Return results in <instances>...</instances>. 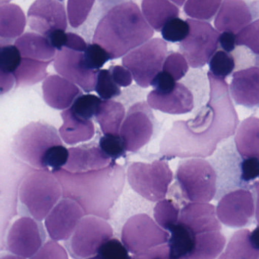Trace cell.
Instances as JSON below:
<instances>
[{
    "mask_svg": "<svg viewBox=\"0 0 259 259\" xmlns=\"http://www.w3.org/2000/svg\"><path fill=\"white\" fill-rule=\"evenodd\" d=\"M21 57L18 49L12 44L0 47V69L14 74L21 63Z\"/></svg>",
    "mask_w": 259,
    "mask_h": 259,
    "instance_id": "f6af8a7d",
    "label": "cell"
},
{
    "mask_svg": "<svg viewBox=\"0 0 259 259\" xmlns=\"http://www.w3.org/2000/svg\"><path fill=\"white\" fill-rule=\"evenodd\" d=\"M45 37L56 51H59L65 47L66 32L65 30H55L49 33Z\"/></svg>",
    "mask_w": 259,
    "mask_h": 259,
    "instance_id": "db71d44e",
    "label": "cell"
},
{
    "mask_svg": "<svg viewBox=\"0 0 259 259\" xmlns=\"http://www.w3.org/2000/svg\"><path fill=\"white\" fill-rule=\"evenodd\" d=\"M0 259H25L23 257L18 256L16 255H3L0 256Z\"/></svg>",
    "mask_w": 259,
    "mask_h": 259,
    "instance_id": "680465c9",
    "label": "cell"
},
{
    "mask_svg": "<svg viewBox=\"0 0 259 259\" xmlns=\"http://www.w3.org/2000/svg\"><path fill=\"white\" fill-rule=\"evenodd\" d=\"M101 101L100 97L93 94H81L68 109L77 118L91 120L97 114Z\"/></svg>",
    "mask_w": 259,
    "mask_h": 259,
    "instance_id": "d590c367",
    "label": "cell"
},
{
    "mask_svg": "<svg viewBox=\"0 0 259 259\" xmlns=\"http://www.w3.org/2000/svg\"><path fill=\"white\" fill-rule=\"evenodd\" d=\"M12 0H0V5L6 4V3H9Z\"/></svg>",
    "mask_w": 259,
    "mask_h": 259,
    "instance_id": "6125c7cd",
    "label": "cell"
},
{
    "mask_svg": "<svg viewBox=\"0 0 259 259\" xmlns=\"http://www.w3.org/2000/svg\"><path fill=\"white\" fill-rule=\"evenodd\" d=\"M172 3H174L176 6H182L184 3H185L186 0H170Z\"/></svg>",
    "mask_w": 259,
    "mask_h": 259,
    "instance_id": "91938a15",
    "label": "cell"
},
{
    "mask_svg": "<svg viewBox=\"0 0 259 259\" xmlns=\"http://www.w3.org/2000/svg\"><path fill=\"white\" fill-rule=\"evenodd\" d=\"M176 179L184 196L190 202H209L217 191V174L203 158L181 161L176 170Z\"/></svg>",
    "mask_w": 259,
    "mask_h": 259,
    "instance_id": "8992f818",
    "label": "cell"
},
{
    "mask_svg": "<svg viewBox=\"0 0 259 259\" xmlns=\"http://www.w3.org/2000/svg\"><path fill=\"white\" fill-rule=\"evenodd\" d=\"M170 258V249L168 245L164 244L157 247L152 248L141 253L136 254L132 257V259H169Z\"/></svg>",
    "mask_w": 259,
    "mask_h": 259,
    "instance_id": "816d5d0a",
    "label": "cell"
},
{
    "mask_svg": "<svg viewBox=\"0 0 259 259\" xmlns=\"http://www.w3.org/2000/svg\"><path fill=\"white\" fill-rule=\"evenodd\" d=\"M177 82L173 79L171 75L161 70L151 83V86L154 87L155 90L160 92H167L172 91L176 86Z\"/></svg>",
    "mask_w": 259,
    "mask_h": 259,
    "instance_id": "f907efd6",
    "label": "cell"
},
{
    "mask_svg": "<svg viewBox=\"0 0 259 259\" xmlns=\"http://www.w3.org/2000/svg\"><path fill=\"white\" fill-rule=\"evenodd\" d=\"M111 161L97 146H78L68 149V161L64 167L71 173H85L106 167Z\"/></svg>",
    "mask_w": 259,
    "mask_h": 259,
    "instance_id": "603a6c76",
    "label": "cell"
},
{
    "mask_svg": "<svg viewBox=\"0 0 259 259\" xmlns=\"http://www.w3.org/2000/svg\"><path fill=\"white\" fill-rule=\"evenodd\" d=\"M208 63L209 72L219 78L225 79L231 75L236 67L234 56L224 50L216 51Z\"/></svg>",
    "mask_w": 259,
    "mask_h": 259,
    "instance_id": "74e56055",
    "label": "cell"
},
{
    "mask_svg": "<svg viewBox=\"0 0 259 259\" xmlns=\"http://www.w3.org/2000/svg\"><path fill=\"white\" fill-rule=\"evenodd\" d=\"M154 30L138 5L123 2L111 7L96 27L93 42L103 47L111 59L124 56L152 39Z\"/></svg>",
    "mask_w": 259,
    "mask_h": 259,
    "instance_id": "7a4b0ae2",
    "label": "cell"
},
{
    "mask_svg": "<svg viewBox=\"0 0 259 259\" xmlns=\"http://www.w3.org/2000/svg\"><path fill=\"white\" fill-rule=\"evenodd\" d=\"M218 42L224 51L231 53L236 49V34L232 32H222L219 35Z\"/></svg>",
    "mask_w": 259,
    "mask_h": 259,
    "instance_id": "11a10c76",
    "label": "cell"
},
{
    "mask_svg": "<svg viewBox=\"0 0 259 259\" xmlns=\"http://www.w3.org/2000/svg\"><path fill=\"white\" fill-rule=\"evenodd\" d=\"M85 259H103L102 258L101 256H100V255H98V254H96L95 255H94V256L89 257V258H85Z\"/></svg>",
    "mask_w": 259,
    "mask_h": 259,
    "instance_id": "94428289",
    "label": "cell"
},
{
    "mask_svg": "<svg viewBox=\"0 0 259 259\" xmlns=\"http://www.w3.org/2000/svg\"><path fill=\"white\" fill-rule=\"evenodd\" d=\"M141 10L147 24L156 31H161L167 21L179 15V8L170 0H142Z\"/></svg>",
    "mask_w": 259,
    "mask_h": 259,
    "instance_id": "83f0119b",
    "label": "cell"
},
{
    "mask_svg": "<svg viewBox=\"0 0 259 259\" xmlns=\"http://www.w3.org/2000/svg\"><path fill=\"white\" fill-rule=\"evenodd\" d=\"M179 222L194 235L210 231H220L221 225L215 206L208 202H190L179 212Z\"/></svg>",
    "mask_w": 259,
    "mask_h": 259,
    "instance_id": "d6986e66",
    "label": "cell"
},
{
    "mask_svg": "<svg viewBox=\"0 0 259 259\" xmlns=\"http://www.w3.org/2000/svg\"><path fill=\"white\" fill-rule=\"evenodd\" d=\"M153 118L145 102L135 103L129 108L119 133L126 151L137 152L150 141L154 133Z\"/></svg>",
    "mask_w": 259,
    "mask_h": 259,
    "instance_id": "7c38bea8",
    "label": "cell"
},
{
    "mask_svg": "<svg viewBox=\"0 0 259 259\" xmlns=\"http://www.w3.org/2000/svg\"><path fill=\"white\" fill-rule=\"evenodd\" d=\"M226 237L220 231H210L195 235L191 259H216L223 252Z\"/></svg>",
    "mask_w": 259,
    "mask_h": 259,
    "instance_id": "f546056e",
    "label": "cell"
},
{
    "mask_svg": "<svg viewBox=\"0 0 259 259\" xmlns=\"http://www.w3.org/2000/svg\"><path fill=\"white\" fill-rule=\"evenodd\" d=\"M15 83V79L13 74L0 69V95L9 92Z\"/></svg>",
    "mask_w": 259,
    "mask_h": 259,
    "instance_id": "9f6ffc18",
    "label": "cell"
},
{
    "mask_svg": "<svg viewBox=\"0 0 259 259\" xmlns=\"http://www.w3.org/2000/svg\"><path fill=\"white\" fill-rule=\"evenodd\" d=\"M81 174L79 177L83 182L82 208L88 214L108 219L109 210L124 187V168L112 160L106 167Z\"/></svg>",
    "mask_w": 259,
    "mask_h": 259,
    "instance_id": "277c9868",
    "label": "cell"
},
{
    "mask_svg": "<svg viewBox=\"0 0 259 259\" xmlns=\"http://www.w3.org/2000/svg\"><path fill=\"white\" fill-rule=\"evenodd\" d=\"M27 24L33 31L44 36L55 30L65 31L66 11L56 0H35L27 11Z\"/></svg>",
    "mask_w": 259,
    "mask_h": 259,
    "instance_id": "9a60e30c",
    "label": "cell"
},
{
    "mask_svg": "<svg viewBox=\"0 0 259 259\" xmlns=\"http://www.w3.org/2000/svg\"><path fill=\"white\" fill-rule=\"evenodd\" d=\"M236 146L243 158L259 155V120L250 117L243 120L237 129L235 137Z\"/></svg>",
    "mask_w": 259,
    "mask_h": 259,
    "instance_id": "f1b7e54d",
    "label": "cell"
},
{
    "mask_svg": "<svg viewBox=\"0 0 259 259\" xmlns=\"http://www.w3.org/2000/svg\"><path fill=\"white\" fill-rule=\"evenodd\" d=\"M56 1L62 2L63 1V0H56Z\"/></svg>",
    "mask_w": 259,
    "mask_h": 259,
    "instance_id": "e7e4bbea",
    "label": "cell"
},
{
    "mask_svg": "<svg viewBox=\"0 0 259 259\" xmlns=\"http://www.w3.org/2000/svg\"><path fill=\"white\" fill-rule=\"evenodd\" d=\"M127 179L134 191L147 200L158 202L165 199L173 174L167 161L133 162L127 169Z\"/></svg>",
    "mask_w": 259,
    "mask_h": 259,
    "instance_id": "52a82bcc",
    "label": "cell"
},
{
    "mask_svg": "<svg viewBox=\"0 0 259 259\" xmlns=\"http://www.w3.org/2000/svg\"><path fill=\"white\" fill-rule=\"evenodd\" d=\"M45 240L46 233L41 223L31 218L23 217L11 226L7 247L15 255L30 258L41 249Z\"/></svg>",
    "mask_w": 259,
    "mask_h": 259,
    "instance_id": "4fadbf2b",
    "label": "cell"
},
{
    "mask_svg": "<svg viewBox=\"0 0 259 259\" xmlns=\"http://www.w3.org/2000/svg\"><path fill=\"white\" fill-rule=\"evenodd\" d=\"M164 40L170 42H182L190 32L187 21L175 18L167 21L161 30Z\"/></svg>",
    "mask_w": 259,
    "mask_h": 259,
    "instance_id": "60d3db41",
    "label": "cell"
},
{
    "mask_svg": "<svg viewBox=\"0 0 259 259\" xmlns=\"http://www.w3.org/2000/svg\"><path fill=\"white\" fill-rule=\"evenodd\" d=\"M169 259H191L190 257H180V258H170Z\"/></svg>",
    "mask_w": 259,
    "mask_h": 259,
    "instance_id": "be15d7a7",
    "label": "cell"
},
{
    "mask_svg": "<svg viewBox=\"0 0 259 259\" xmlns=\"http://www.w3.org/2000/svg\"><path fill=\"white\" fill-rule=\"evenodd\" d=\"M109 71L113 80L119 87L127 88L132 84V80H133L132 74L124 66L114 65L109 67Z\"/></svg>",
    "mask_w": 259,
    "mask_h": 259,
    "instance_id": "681fc988",
    "label": "cell"
},
{
    "mask_svg": "<svg viewBox=\"0 0 259 259\" xmlns=\"http://www.w3.org/2000/svg\"><path fill=\"white\" fill-rule=\"evenodd\" d=\"M109 60H110V57L107 52L94 42L88 44L83 53L84 66L91 71H98Z\"/></svg>",
    "mask_w": 259,
    "mask_h": 259,
    "instance_id": "ab89813d",
    "label": "cell"
},
{
    "mask_svg": "<svg viewBox=\"0 0 259 259\" xmlns=\"http://www.w3.org/2000/svg\"><path fill=\"white\" fill-rule=\"evenodd\" d=\"M84 215L85 211L74 199L58 202L46 217V229L50 238L55 241L68 240Z\"/></svg>",
    "mask_w": 259,
    "mask_h": 259,
    "instance_id": "2e32d148",
    "label": "cell"
},
{
    "mask_svg": "<svg viewBox=\"0 0 259 259\" xmlns=\"http://www.w3.org/2000/svg\"><path fill=\"white\" fill-rule=\"evenodd\" d=\"M42 91L46 103L58 110L68 109L82 94L77 85L59 75L46 77Z\"/></svg>",
    "mask_w": 259,
    "mask_h": 259,
    "instance_id": "7402d4cb",
    "label": "cell"
},
{
    "mask_svg": "<svg viewBox=\"0 0 259 259\" xmlns=\"http://www.w3.org/2000/svg\"><path fill=\"white\" fill-rule=\"evenodd\" d=\"M50 62L22 58L19 66L14 73L16 86L33 85L44 80L47 74Z\"/></svg>",
    "mask_w": 259,
    "mask_h": 259,
    "instance_id": "1f68e13d",
    "label": "cell"
},
{
    "mask_svg": "<svg viewBox=\"0 0 259 259\" xmlns=\"http://www.w3.org/2000/svg\"><path fill=\"white\" fill-rule=\"evenodd\" d=\"M100 3H103V4H114V6L116 5L120 4V3L126 2V0H100Z\"/></svg>",
    "mask_w": 259,
    "mask_h": 259,
    "instance_id": "6f0895ef",
    "label": "cell"
},
{
    "mask_svg": "<svg viewBox=\"0 0 259 259\" xmlns=\"http://www.w3.org/2000/svg\"><path fill=\"white\" fill-rule=\"evenodd\" d=\"M216 15V30L218 32H232L235 34L253 19L252 10L244 0H223Z\"/></svg>",
    "mask_w": 259,
    "mask_h": 259,
    "instance_id": "ffe728a7",
    "label": "cell"
},
{
    "mask_svg": "<svg viewBox=\"0 0 259 259\" xmlns=\"http://www.w3.org/2000/svg\"><path fill=\"white\" fill-rule=\"evenodd\" d=\"M209 100L193 119L177 121L164 134L161 152L167 159L207 158L235 134L239 117L225 79L208 73Z\"/></svg>",
    "mask_w": 259,
    "mask_h": 259,
    "instance_id": "6da1fadb",
    "label": "cell"
},
{
    "mask_svg": "<svg viewBox=\"0 0 259 259\" xmlns=\"http://www.w3.org/2000/svg\"><path fill=\"white\" fill-rule=\"evenodd\" d=\"M61 196L60 184L47 170L30 174L20 187V202L28 214L39 222L46 219Z\"/></svg>",
    "mask_w": 259,
    "mask_h": 259,
    "instance_id": "5b68a950",
    "label": "cell"
},
{
    "mask_svg": "<svg viewBox=\"0 0 259 259\" xmlns=\"http://www.w3.org/2000/svg\"><path fill=\"white\" fill-rule=\"evenodd\" d=\"M30 259H68L65 249L57 242L50 240L30 257Z\"/></svg>",
    "mask_w": 259,
    "mask_h": 259,
    "instance_id": "7dc6e473",
    "label": "cell"
},
{
    "mask_svg": "<svg viewBox=\"0 0 259 259\" xmlns=\"http://www.w3.org/2000/svg\"><path fill=\"white\" fill-rule=\"evenodd\" d=\"M222 0H187L184 12L187 16L199 21H211L218 12Z\"/></svg>",
    "mask_w": 259,
    "mask_h": 259,
    "instance_id": "836d02e7",
    "label": "cell"
},
{
    "mask_svg": "<svg viewBox=\"0 0 259 259\" xmlns=\"http://www.w3.org/2000/svg\"><path fill=\"white\" fill-rule=\"evenodd\" d=\"M26 24L27 18L19 6L13 3L0 5V41L3 45L10 44L21 36Z\"/></svg>",
    "mask_w": 259,
    "mask_h": 259,
    "instance_id": "d4e9b609",
    "label": "cell"
},
{
    "mask_svg": "<svg viewBox=\"0 0 259 259\" xmlns=\"http://www.w3.org/2000/svg\"><path fill=\"white\" fill-rule=\"evenodd\" d=\"M112 227L97 216L82 218L66 243L73 258L85 259L94 256L103 243L113 237Z\"/></svg>",
    "mask_w": 259,
    "mask_h": 259,
    "instance_id": "9c48e42d",
    "label": "cell"
},
{
    "mask_svg": "<svg viewBox=\"0 0 259 259\" xmlns=\"http://www.w3.org/2000/svg\"><path fill=\"white\" fill-rule=\"evenodd\" d=\"M15 46L19 50L21 57L43 62H51L57 52L45 36L35 32L23 33L15 40Z\"/></svg>",
    "mask_w": 259,
    "mask_h": 259,
    "instance_id": "484cf974",
    "label": "cell"
},
{
    "mask_svg": "<svg viewBox=\"0 0 259 259\" xmlns=\"http://www.w3.org/2000/svg\"><path fill=\"white\" fill-rule=\"evenodd\" d=\"M231 97L235 103L248 108L255 107L259 103V69L251 67L233 74L230 87Z\"/></svg>",
    "mask_w": 259,
    "mask_h": 259,
    "instance_id": "44dd1931",
    "label": "cell"
},
{
    "mask_svg": "<svg viewBox=\"0 0 259 259\" xmlns=\"http://www.w3.org/2000/svg\"><path fill=\"white\" fill-rule=\"evenodd\" d=\"M167 44L161 38H154L123 56V66L127 68L138 86L147 88L162 70L167 56Z\"/></svg>",
    "mask_w": 259,
    "mask_h": 259,
    "instance_id": "ba28073f",
    "label": "cell"
},
{
    "mask_svg": "<svg viewBox=\"0 0 259 259\" xmlns=\"http://www.w3.org/2000/svg\"><path fill=\"white\" fill-rule=\"evenodd\" d=\"M13 151L27 164L52 171L60 170L68 158V149L57 131L45 123H30L18 131L14 137Z\"/></svg>",
    "mask_w": 259,
    "mask_h": 259,
    "instance_id": "3957f363",
    "label": "cell"
},
{
    "mask_svg": "<svg viewBox=\"0 0 259 259\" xmlns=\"http://www.w3.org/2000/svg\"><path fill=\"white\" fill-rule=\"evenodd\" d=\"M187 21L190 32L180 42L179 50L192 68H202L217 51L220 33L206 21L190 18Z\"/></svg>",
    "mask_w": 259,
    "mask_h": 259,
    "instance_id": "30bf717a",
    "label": "cell"
},
{
    "mask_svg": "<svg viewBox=\"0 0 259 259\" xmlns=\"http://www.w3.org/2000/svg\"><path fill=\"white\" fill-rule=\"evenodd\" d=\"M126 111L122 103L114 100H102L95 118L103 135L119 134Z\"/></svg>",
    "mask_w": 259,
    "mask_h": 259,
    "instance_id": "4dcf8cb0",
    "label": "cell"
},
{
    "mask_svg": "<svg viewBox=\"0 0 259 259\" xmlns=\"http://www.w3.org/2000/svg\"><path fill=\"white\" fill-rule=\"evenodd\" d=\"M241 178L246 182L256 179L259 175V159L258 157L244 158L241 164Z\"/></svg>",
    "mask_w": 259,
    "mask_h": 259,
    "instance_id": "c3c4849f",
    "label": "cell"
},
{
    "mask_svg": "<svg viewBox=\"0 0 259 259\" xmlns=\"http://www.w3.org/2000/svg\"><path fill=\"white\" fill-rule=\"evenodd\" d=\"M97 254L103 259H132L124 245L114 238L103 243Z\"/></svg>",
    "mask_w": 259,
    "mask_h": 259,
    "instance_id": "bcb514c9",
    "label": "cell"
},
{
    "mask_svg": "<svg viewBox=\"0 0 259 259\" xmlns=\"http://www.w3.org/2000/svg\"><path fill=\"white\" fill-rule=\"evenodd\" d=\"M162 71L168 73L177 82L188 72L189 64L180 53H170L164 60Z\"/></svg>",
    "mask_w": 259,
    "mask_h": 259,
    "instance_id": "7bdbcfd3",
    "label": "cell"
},
{
    "mask_svg": "<svg viewBox=\"0 0 259 259\" xmlns=\"http://www.w3.org/2000/svg\"><path fill=\"white\" fill-rule=\"evenodd\" d=\"M83 53L62 48L56 52L54 68L61 77L80 87L85 92L94 91L97 71L87 69L84 66Z\"/></svg>",
    "mask_w": 259,
    "mask_h": 259,
    "instance_id": "e0dca14e",
    "label": "cell"
},
{
    "mask_svg": "<svg viewBox=\"0 0 259 259\" xmlns=\"http://www.w3.org/2000/svg\"><path fill=\"white\" fill-rule=\"evenodd\" d=\"M168 231L161 228L150 216L138 214L131 217L122 231V242L128 252L141 253L168 242Z\"/></svg>",
    "mask_w": 259,
    "mask_h": 259,
    "instance_id": "8fae6325",
    "label": "cell"
},
{
    "mask_svg": "<svg viewBox=\"0 0 259 259\" xmlns=\"http://www.w3.org/2000/svg\"><path fill=\"white\" fill-rule=\"evenodd\" d=\"M95 0H68L67 19L73 28H78L88 19Z\"/></svg>",
    "mask_w": 259,
    "mask_h": 259,
    "instance_id": "8d00e7d4",
    "label": "cell"
},
{
    "mask_svg": "<svg viewBox=\"0 0 259 259\" xmlns=\"http://www.w3.org/2000/svg\"><path fill=\"white\" fill-rule=\"evenodd\" d=\"M87 46L88 44L82 36L76 34V33H71V32L66 33V42H65L64 48L84 53L86 50Z\"/></svg>",
    "mask_w": 259,
    "mask_h": 259,
    "instance_id": "f5cc1de1",
    "label": "cell"
},
{
    "mask_svg": "<svg viewBox=\"0 0 259 259\" xmlns=\"http://www.w3.org/2000/svg\"><path fill=\"white\" fill-rule=\"evenodd\" d=\"M258 228L252 232L248 229L237 231L218 259H258Z\"/></svg>",
    "mask_w": 259,
    "mask_h": 259,
    "instance_id": "cb8c5ba5",
    "label": "cell"
},
{
    "mask_svg": "<svg viewBox=\"0 0 259 259\" xmlns=\"http://www.w3.org/2000/svg\"><path fill=\"white\" fill-rule=\"evenodd\" d=\"M169 232L170 236L167 245L170 249V258L190 257L194 246V234L179 222Z\"/></svg>",
    "mask_w": 259,
    "mask_h": 259,
    "instance_id": "d6a6232c",
    "label": "cell"
},
{
    "mask_svg": "<svg viewBox=\"0 0 259 259\" xmlns=\"http://www.w3.org/2000/svg\"><path fill=\"white\" fill-rule=\"evenodd\" d=\"M255 206L253 195L249 190H237L225 195L216 209L219 221L231 228H243L253 219Z\"/></svg>",
    "mask_w": 259,
    "mask_h": 259,
    "instance_id": "5bb4252c",
    "label": "cell"
},
{
    "mask_svg": "<svg viewBox=\"0 0 259 259\" xmlns=\"http://www.w3.org/2000/svg\"><path fill=\"white\" fill-rule=\"evenodd\" d=\"M63 124L59 128L62 140L68 145L87 142L95 134V127L91 120H83L75 116L69 109L61 113Z\"/></svg>",
    "mask_w": 259,
    "mask_h": 259,
    "instance_id": "4316f807",
    "label": "cell"
},
{
    "mask_svg": "<svg viewBox=\"0 0 259 259\" xmlns=\"http://www.w3.org/2000/svg\"><path fill=\"white\" fill-rule=\"evenodd\" d=\"M99 148L114 161L124 156L126 154L124 143L120 134H105L100 139Z\"/></svg>",
    "mask_w": 259,
    "mask_h": 259,
    "instance_id": "b9f144b4",
    "label": "cell"
},
{
    "mask_svg": "<svg viewBox=\"0 0 259 259\" xmlns=\"http://www.w3.org/2000/svg\"><path fill=\"white\" fill-rule=\"evenodd\" d=\"M149 107L170 115L190 113L194 108L191 91L181 83H176L172 91L160 92L154 90L147 97Z\"/></svg>",
    "mask_w": 259,
    "mask_h": 259,
    "instance_id": "ac0fdd59",
    "label": "cell"
},
{
    "mask_svg": "<svg viewBox=\"0 0 259 259\" xmlns=\"http://www.w3.org/2000/svg\"><path fill=\"white\" fill-rule=\"evenodd\" d=\"M259 21L255 20L236 34V45L245 46L254 53H259Z\"/></svg>",
    "mask_w": 259,
    "mask_h": 259,
    "instance_id": "ee69618b",
    "label": "cell"
},
{
    "mask_svg": "<svg viewBox=\"0 0 259 259\" xmlns=\"http://www.w3.org/2000/svg\"><path fill=\"white\" fill-rule=\"evenodd\" d=\"M179 207L170 199L158 201L154 209L156 223L165 231H170L179 222Z\"/></svg>",
    "mask_w": 259,
    "mask_h": 259,
    "instance_id": "e575fe53",
    "label": "cell"
},
{
    "mask_svg": "<svg viewBox=\"0 0 259 259\" xmlns=\"http://www.w3.org/2000/svg\"><path fill=\"white\" fill-rule=\"evenodd\" d=\"M94 91L103 100H109L121 94V90L113 80L109 69L97 71Z\"/></svg>",
    "mask_w": 259,
    "mask_h": 259,
    "instance_id": "f35d334b",
    "label": "cell"
}]
</instances>
